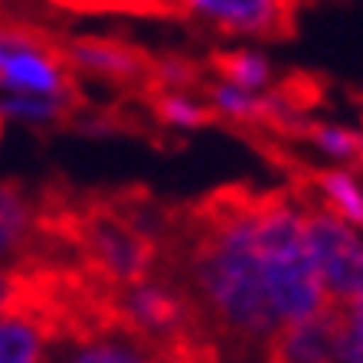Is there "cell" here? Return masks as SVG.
I'll return each mask as SVG.
<instances>
[{
  "mask_svg": "<svg viewBox=\"0 0 363 363\" xmlns=\"http://www.w3.org/2000/svg\"><path fill=\"white\" fill-rule=\"evenodd\" d=\"M190 291L213 330L236 354L269 360L281 330L272 311L255 245V203H226L200 229L186 259Z\"/></svg>",
  "mask_w": 363,
  "mask_h": 363,
  "instance_id": "6da1fadb",
  "label": "cell"
},
{
  "mask_svg": "<svg viewBox=\"0 0 363 363\" xmlns=\"http://www.w3.org/2000/svg\"><path fill=\"white\" fill-rule=\"evenodd\" d=\"M304 213L291 196H269L255 203V245L259 269L269 304L281 328L308 321L330 308L318 272H314L308 239H304Z\"/></svg>",
  "mask_w": 363,
  "mask_h": 363,
  "instance_id": "7a4b0ae2",
  "label": "cell"
},
{
  "mask_svg": "<svg viewBox=\"0 0 363 363\" xmlns=\"http://www.w3.org/2000/svg\"><path fill=\"white\" fill-rule=\"evenodd\" d=\"M304 239L311 252L314 272L330 308L350 304L363 295V229L344 223L324 206H308Z\"/></svg>",
  "mask_w": 363,
  "mask_h": 363,
  "instance_id": "3957f363",
  "label": "cell"
},
{
  "mask_svg": "<svg viewBox=\"0 0 363 363\" xmlns=\"http://www.w3.org/2000/svg\"><path fill=\"white\" fill-rule=\"evenodd\" d=\"M0 95L72 99L66 56L30 30L0 26Z\"/></svg>",
  "mask_w": 363,
  "mask_h": 363,
  "instance_id": "277c9868",
  "label": "cell"
},
{
  "mask_svg": "<svg viewBox=\"0 0 363 363\" xmlns=\"http://www.w3.org/2000/svg\"><path fill=\"white\" fill-rule=\"evenodd\" d=\"M167 7L233 40H269L291 23V0H167Z\"/></svg>",
  "mask_w": 363,
  "mask_h": 363,
  "instance_id": "5b68a950",
  "label": "cell"
},
{
  "mask_svg": "<svg viewBox=\"0 0 363 363\" xmlns=\"http://www.w3.org/2000/svg\"><path fill=\"white\" fill-rule=\"evenodd\" d=\"M121 321L128 330H135L138 337L154 344L164 354V344L177 347L186 337L190 328V308H186L184 295L174 285L157 279L135 281L121 291L118 301Z\"/></svg>",
  "mask_w": 363,
  "mask_h": 363,
  "instance_id": "8992f818",
  "label": "cell"
},
{
  "mask_svg": "<svg viewBox=\"0 0 363 363\" xmlns=\"http://www.w3.org/2000/svg\"><path fill=\"white\" fill-rule=\"evenodd\" d=\"M89 252H92L95 265H99L111 281L118 285H135V281L151 279L154 252L147 239L138 229L125 226V223L101 216L89 226Z\"/></svg>",
  "mask_w": 363,
  "mask_h": 363,
  "instance_id": "52a82bcc",
  "label": "cell"
},
{
  "mask_svg": "<svg viewBox=\"0 0 363 363\" xmlns=\"http://www.w3.org/2000/svg\"><path fill=\"white\" fill-rule=\"evenodd\" d=\"M52 363H164V354L135 330L99 328L72 334L66 344H56Z\"/></svg>",
  "mask_w": 363,
  "mask_h": 363,
  "instance_id": "ba28073f",
  "label": "cell"
},
{
  "mask_svg": "<svg viewBox=\"0 0 363 363\" xmlns=\"http://www.w3.org/2000/svg\"><path fill=\"white\" fill-rule=\"evenodd\" d=\"M265 363H337V308L281 328Z\"/></svg>",
  "mask_w": 363,
  "mask_h": 363,
  "instance_id": "9c48e42d",
  "label": "cell"
},
{
  "mask_svg": "<svg viewBox=\"0 0 363 363\" xmlns=\"http://www.w3.org/2000/svg\"><path fill=\"white\" fill-rule=\"evenodd\" d=\"M56 334L26 304L0 314V363H52Z\"/></svg>",
  "mask_w": 363,
  "mask_h": 363,
  "instance_id": "30bf717a",
  "label": "cell"
},
{
  "mask_svg": "<svg viewBox=\"0 0 363 363\" xmlns=\"http://www.w3.org/2000/svg\"><path fill=\"white\" fill-rule=\"evenodd\" d=\"M66 66L79 76L108 79V82H131L141 76V56L115 40H76L66 46Z\"/></svg>",
  "mask_w": 363,
  "mask_h": 363,
  "instance_id": "8fae6325",
  "label": "cell"
},
{
  "mask_svg": "<svg viewBox=\"0 0 363 363\" xmlns=\"http://www.w3.org/2000/svg\"><path fill=\"white\" fill-rule=\"evenodd\" d=\"M36 233V210L17 184L0 180V269H10Z\"/></svg>",
  "mask_w": 363,
  "mask_h": 363,
  "instance_id": "7c38bea8",
  "label": "cell"
},
{
  "mask_svg": "<svg viewBox=\"0 0 363 363\" xmlns=\"http://www.w3.org/2000/svg\"><path fill=\"white\" fill-rule=\"evenodd\" d=\"M206 105H210L213 115H220L226 121H236V125H259V121H275L285 115V101L275 92H245V89H236L233 82H216L210 85L206 92Z\"/></svg>",
  "mask_w": 363,
  "mask_h": 363,
  "instance_id": "4fadbf2b",
  "label": "cell"
},
{
  "mask_svg": "<svg viewBox=\"0 0 363 363\" xmlns=\"http://www.w3.org/2000/svg\"><path fill=\"white\" fill-rule=\"evenodd\" d=\"M318 206L363 229V174L357 167H324L314 177Z\"/></svg>",
  "mask_w": 363,
  "mask_h": 363,
  "instance_id": "5bb4252c",
  "label": "cell"
},
{
  "mask_svg": "<svg viewBox=\"0 0 363 363\" xmlns=\"http://www.w3.org/2000/svg\"><path fill=\"white\" fill-rule=\"evenodd\" d=\"M220 79L223 82H233L236 89H245V92L262 95L272 89L275 66H272V60L262 50L242 46V50H233L220 60Z\"/></svg>",
  "mask_w": 363,
  "mask_h": 363,
  "instance_id": "9a60e30c",
  "label": "cell"
},
{
  "mask_svg": "<svg viewBox=\"0 0 363 363\" xmlns=\"http://www.w3.org/2000/svg\"><path fill=\"white\" fill-rule=\"evenodd\" d=\"M72 99H43V95H0V121L4 125L46 128L66 118Z\"/></svg>",
  "mask_w": 363,
  "mask_h": 363,
  "instance_id": "2e32d148",
  "label": "cell"
},
{
  "mask_svg": "<svg viewBox=\"0 0 363 363\" xmlns=\"http://www.w3.org/2000/svg\"><path fill=\"white\" fill-rule=\"evenodd\" d=\"M360 131L350 125H337V121H318L308 131V141L330 167H354L357 154H360Z\"/></svg>",
  "mask_w": 363,
  "mask_h": 363,
  "instance_id": "e0dca14e",
  "label": "cell"
},
{
  "mask_svg": "<svg viewBox=\"0 0 363 363\" xmlns=\"http://www.w3.org/2000/svg\"><path fill=\"white\" fill-rule=\"evenodd\" d=\"M154 111H157V118L164 125L177 128V131H200L213 118L210 105L196 99L194 92H161L157 101H154Z\"/></svg>",
  "mask_w": 363,
  "mask_h": 363,
  "instance_id": "ac0fdd59",
  "label": "cell"
},
{
  "mask_svg": "<svg viewBox=\"0 0 363 363\" xmlns=\"http://www.w3.org/2000/svg\"><path fill=\"white\" fill-rule=\"evenodd\" d=\"M337 363H363V295L337 308Z\"/></svg>",
  "mask_w": 363,
  "mask_h": 363,
  "instance_id": "d6986e66",
  "label": "cell"
},
{
  "mask_svg": "<svg viewBox=\"0 0 363 363\" xmlns=\"http://www.w3.org/2000/svg\"><path fill=\"white\" fill-rule=\"evenodd\" d=\"M194 76H196L194 66L177 60V56H167V60L154 66V79L161 82V92H186V85L194 82Z\"/></svg>",
  "mask_w": 363,
  "mask_h": 363,
  "instance_id": "ffe728a7",
  "label": "cell"
},
{
  "mask_svg": "<svg viewBox=\"0 0 363 363\" xmlns=\"http://www.w3.org/2000/svg\"><path fill=\"white\" fill-rule=\"evenodd\" d=\"M23 304V281L13 269H0V314Z\"/></svg>",
  "mask_w": 363,
  "mask_h": 363,
  "instance_id": "44dd1931",
  "label": "cell"
},
{
  "mask_svg": "<svg viewBox=\"0 0 363 363\" xmlns=\"http://www.w3.org/2000/svg\"><path fill=\"white\" fill-rule=\"evenodd\" d=\"M101 4H164V7H167V0H101Z\"/></svg>",
  "mask_w": 363,
  "mask_h": 363,
  "instance_id": "7402d4cb",
  "label": "cell"
},
{
  "mask_svg": "<svg viewBox=\"0 0 363 363\" xmlns=\"http://www.w3.org/2000/svg\"><path fill=\"white\" fill-rule=\"evenodd\" d=\"M354 167L363 174V138H360V154H357V164H354Z\"/></svg>",
  "mask_w": 363,
  "mask_h": 363,
  "instance_id": "603a6c76",
  "label": "cell"
},
{
  "mask_svg": "<svg viewBox=\"0 0 363 363\" xmlns=\"http://www.w3.org/2000/svg\"><path fill=\"white\" fill-rule=\"evenodd\" d=\"M0 135H4V121H0Z\"/></svg>",
  "mask_w": 363,
  "mask_h": 363,
  "instance_id": "cb8c5ba5",
  "label": "cell"
}]
</instances>
